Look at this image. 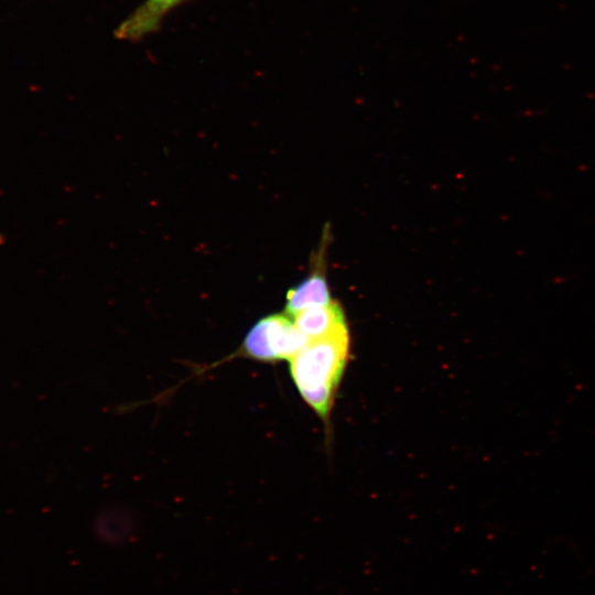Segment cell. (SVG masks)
I'll return each mask as SVG.
<instances>
[{
  "label": "cell",
  "instance_id": "obj_2",
  "mask_svg": "<svg viewBox=\"0 0 595 595\" xmlns=\"http://www.w3.org/2000/svg\"><path fill=\"white\" fill-rule=\"evenodd\" d=\"M293 318L273 314L259 320L247 333L242 349L260 361L290 360L307 343Z\"/></svg>",
  "mask_w": 595,
  "mask_h": 595
},
{
  "label": "cell",
  "instance_id": "obj_1",
  "mask_svg": "<svg viewBox=\"0 0 595 595\" xmlns=\"http://www.w3.org/2000/svg\"><path fill=\"white\" fill-rule=\"evenodd\" d=\"M349 355L348 327L309 339L290 361L293 382L305 403L327 420Z\"/></svg>",
  "mask_w": 595,
  "mask_h": 595
},
{
  "label": "cell",
  "instance_id": "obj_5",
  "mask_svg": "<svg viewBox=\"0 0 595 595\" xmlns=\"http://www.w3.org/2000/svg\"><path fill=\"white\" fill-rule=\"evenodd\" d=\"M331 302L326 279L322 272L316 271L288 292L286 312L293 316L305 309Z\"/></svg>",
  "mask_w": 595,
  "mask_h": 595
},
{
  "label": "cell",
  "instance_id": "obj_4",
  "mask_svg": "<svg viewBox=\"0 0 595 595\" xmlns=\"http://www.w3.org/2000/svg\"><path fill=\"white\" fill-rule=\"evenodd\" d=\"M307 339L321 338L347 327L344 312L337 302L305 309L292 316Z\"/></svg>",
  "mask_w": 595,
  "mask_h": 595
},
{
  "label": "cell",
  "instance_id": "obj_3",
  "mask_svg": "<svg viewBox=\"0 0 595 595\" xmlns=\"http://www.w3.org/2000/svg\"><path fill=\"white\" fill-rule=\"evenodd\" d=\"M185 0H144L115 31L116 37L139 41L156 32L165 15Z\"/></svg>",
  "mask_w": 595,
  "mask_h": 595
}]
</instances>
